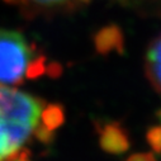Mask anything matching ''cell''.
Returning <instances> with one entry per match:
<instances>
[{
  "label": "cell",
  "mask_w": 161,
  "mask_h": 161,
  "mask_svg": "<svg viewBox=\"0 0 161 161\" xmlns=\"http://www.w3.org/2000/svg\"><path fill=\"white\" fill-rule=\"evenodd\" d=\"M39 55L37 46L22 32L0 29V85H20Z\"/></svg>",
  "instance_id": "6da1fadb"
},
{
  "label": "cell",
  "mask_w": 161,
  "mask_h": 161,
  "mask_svg": "<svg viewBox=\"0 0 161 161\" xmlns=\"http://www.w3.org/2000/svg\"><path fill=\"white\" fill-rule=\"evenodd\" d=\"M43 102L17 89L0 85V120L37 126Z\"/></svg>",
  "instance_id": "7a4b0ae2"
},
{
  "label": "cell",
  "mask_w": 161,
  "mask_h": 161,
  "mask_svg": "<svg viewBox=\"0 0 161 161\" xmlns=\"http://www.w3.org/2000/svg\"><path fill=\"white\" fill-rule=\"evenodd\" d=\"M15 5L25 17L47 15L76 10L90 3V0H4Z\"/></svg>",
  "instance_id": "3957f363"
},
{
  "label": "cell",
  "mask_w": 161,
  "mask_h": 161,
  "mask_svg": "<svg viewBox=\"0 0 161 161\" xmlns=\"http://www.w3.org/2000/svg\"><path fill=\"white\" fill-rule=\"evenodd\" d=\"M99 145L100 147L113 155L123 153L130 148V138L127 131L118 122L105 123L103 127H99Z\"/></svg>",
  "instance_id": "277c9868"
},
{
  "label": "cell",
  "mask_w": 161,
  "mask_h": 161,
  "mask_svg": "<svg viewBox=\"0 0 161 161\" xmlns=\"http://www.w3.org/2000/svg\"><path fill=\"white\" fill-rule=\"evenodd\" d=\"M145 71L152 88L161 93V34L148 46L145 60Z\"/></svg>",
  "instance_id": "5b68a950"
},
{
  "label": "cell",
  "mask_w": 161,
  "mask_h": 161,
  "mask_svg": "<svg viewBox=\"0 0 161 161\" xmlns=\"http://www.w3.org/2000/svg\"><path fill=\"white\" fill-rule=\"evenodd\" d=\"M94 41L97 51L102 55H107L112 51L122 53L123 51V36L115 27H109L100 31Z\"/></svg>",
  "instance_id": "8992f818"
},
{
  "label": "cell",
  "mask_w": 161,
  "mask_h": 161,
  "mask_svg": "<svg viewBox=\"0 0 161 161\" xmlns=\"http://www.w3.org/2000/svg\"><path fill=\"white\" fill-rule=\"evenodd\" d=\"M41 125L47 127L51 131H56L64 122H65V110L61 104H48L42 108L41 114Z\"/></svg>",
  "instance_id": "52a82bcc"
},
{
  "label": "cell",
  "mask_w": 161,
  "mask_h": 161,
  "mask_svg": "<svg viewBox=\"0 0 161 161\" xmlns=\"http://www.w3.org/2000/svg\"><path fill=\"white\" fill-rule=\"evenodd\" d=\"M146 140L151 150L161 153V126H152L146 133Z\"/></svg>",
  "instance_id": "ba28073f"
},
{
  "label": "cell",
  "mask_w": 161,
  "mask_h": 161,
  "mask_svg": "<svg viewBox=\"0 0 161 161\" xmlns=\"http://www.w3.org/2000/svg\"><path fill=\"white\" fill-rule=\"evenodd\" d=\"M32 135H34L36 138H37L39 142L46 143V145H47V143H51V142L53 141V138H55V132L51 131V130H48L47 127H45L43 125H41L39 122H38L37 126L34 127Z\"/></svg>",
  "instance_id": "9c48e42d"
},
{
  "label": "cell",
  "mask_w": 161,
  "mask_h": 161,
  "mask_svg": "<svg viewBox=\"0 0 161 161\" xmlns=\"http://www.w3.org/2000/svg\"><path fill=\"white\" fill-rule=\"evenodd\" d=\"M5 161H32V153L28 148H19L5 158Z\"/></svg>",
  "instance_id": "30bf717a"
},
{
  "label": "cell",
  "mask_w": 161,
  "mask_h": 161,
  "mask_svg": "<svg viewBox=\"0 0 161 161\" xmlns=\"http://www.w3.org/2000/svg\"><path fill=\"white\" fill-rule=\"evenodd\" d=\"M126 161H157L155 155L151 152H140L131 155Z\"/></svg>",
  "instance_id": "8fae6325"
},
{
  "label": "cell",
  "mask_w": 161,
  "mask_h": 161,
  "mask_svg": "<svg viewBox=\"0 0 161 161\" xmlns=\"http://www.w3.org/2000/svg\"><path fill=\"white\" fill-rule=\"evenodd\" d=\"M61 72H62V67H61L60 64H57V62H51V64H48L47 72H46L48 76L56 79V77H58V76L61 75Z\"/></svg>",
  "instance_id": "7c38bea8"
},
{
  "label": "cell",
  "mask_w": 161,
  "mask_h": 161,
  "mask_svg": "<svg viewBox=\"0 0 161 161\" xmlns=\"http://www.w3.org/2000/svg\"><path fill=\"white\" fill-rule=\"evenodd\" d=\"M157 115H158V118H160V119H161V109H160V110H158V112H157Z\"/></svg>",
  "instance_id": "4fadbf2b"
}]
</instances>
